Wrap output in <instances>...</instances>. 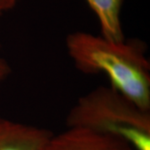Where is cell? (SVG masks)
<instances>
[{
    "label": "cell",
    "mask_w": 150,
    "mask_h": 150,
    "mask_svg": "<svg viewBox=\"0 0 150 150\" xmlns=\"http://www.w3.org/2000/svg\"><path fill=\"white\" fill-rule=\"evenodd\" d=\"M144 46L136 39L113 42L85 32L66 38L67 52L77 69L86 74H106L112 87L150 112V64Z\"/></svg>",
    "instance_id": "obj_1"
},
{
    "label": "cell",
    "mask_w": 150,
    "mask_h": 150,
    "mask_svg": "<svg viewBox=\"0 0 150 150\" xmlns=\"http://www.w3.org/2000/svg\"><path fill=\"white\" fill-rule=\"evenodd\" d=\"M67 128H84L122 139L135 150H150V112L112 86L80 97L66 118Z\"/></svg>",
    "instance_id": "obj_2"
},
{
    "label": "cell",
    "mask_w": 150,
    "mask_h": 150,
    "mask_svg": "<svg viewBox=\"0 0 150 150\" xmlns=\"http://www.w3.org/2000/svg\"><path fill=\"white\" fill-rule=\"evenodd\" d=\"M40 150H135L118 137L84 128H67L53 134Z\"/></svg>",
    "instance_id": "obj_3"
},
{
    "label": "cell",
    "mask_w": 150,
    "mask_h": 150,
    "mask_svg": "<svg viewBox=\"0 0 150 150\" xmlns=\"http://www.w3.org/2000/svg\"><path fill=\"white\" fill-rule=\"evenodd\" d=\"M53 134L48 129L0 118V150H40Z\"/></svg>",
    "instance_id": "obj_4"
},
{
    "label": "cell",
    "mask_w": 150,
    "mask_h": 150,
    "mask_svg": "<svg viewBox=\"0 0 150 150\" xmlns=\"http://www.w3.org/2000/svg\"><path fill=\"white\" fill-rule=\"evenodd\" d=\"M98 17L101 36L113 42L123 41L120 13L123 0H86Z\"/></svg>",
    "instance_id": "obj_5"
},
{
    "label": "cell",
    "mask_w": 150,
    "mask_h": 150,
    "mask_svg": "<svg viewBox=\"0 0 150 150\" xmlns=\"http://www.w3.org/2000/svg\"><path fill=\"white\" fill-rule=\"evenodd\" d=\"M10 74V67L5 59L0 54V83L4 81Z\"/></svg>",
    "instance_id": "obj_6"
},
{
    "label": "cell",
    "mask_w": 150,
    "mask_h": 150,
    "mask_svg": "<svg viewBox=\"0 0 150 150\" xmlns=\"http://www.w3.org/2000/svg\"><path fill=\"white\" fill-rule=\"evenodd\" d=\"M17 0H0V16L7 11L12 9L15 4Z\"/></svg>",
    "instance_id": "obj_7"
}]
</instances>
